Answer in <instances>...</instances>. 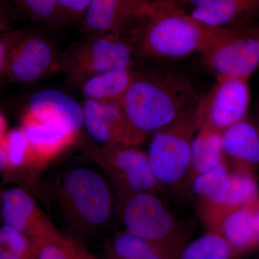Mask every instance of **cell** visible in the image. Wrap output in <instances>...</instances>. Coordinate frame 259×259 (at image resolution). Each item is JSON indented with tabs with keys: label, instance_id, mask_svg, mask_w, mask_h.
Masks as SVG:
<instances>
[{
	"label": "cell",
	"instance_id": "5b68a950",
	"mask_svg": "<svg viewBox=\"0 0 259 259\" xmlns=\"http://www.w3.org/2000/svg\"><path fill=\"white\" fill-rule=\"evenodd\" d=\"M139 64L125 37L115 34L84 37L61 54V72L68 82L79 88L96 75Z\"/></svg>",
	"mask_w": 259,
	"mask_h": 259
},
{
	"label": "cell",
	"instance_id": "4dcf8cb0",
	"mask_svg": "<svg viewBox=\"0 0 259 259\" xmlns=\"http://www.w3.org/2000/svg\"><path fill=\"white\" fill-rule=\"evenodd\" d=\"M187 242H175L162 245L153 253L139 259H177L181 249Z\"/></svg>",
	"mask_w": 259,
	"mask_h": 259
},
{
	"label": "cell",
	"instance_id": "ab89813d",
	"mask_svg": "<svg viewBox=\"0 0 259 259\" xmlns=\"http://www.w3.org/2000/svg\"><path fill=\"white\" fill-rule=\"evenodd\" d=\"M258 198H259V197H258Z\"/></svg>",
	"mask_w": 259,
	"mask_h": 259
},
{
	"label": "cell",
	"instance_id": "f35d334b",
	"mask_svg": "<svg viewBox=\"0 0 259 259\" xmlns=\"http://www.w3.org/2000/svg\"><path fill=\"white\" fill-rule=\"evenodd\" d=\"M0 199H1V197H0Z\"/></svg>",
	"mask_w": 259,
	"mask_h": 259
},
{
	"label": "cell",
	"instance_id": "6da1fadb",
	"mask_svg": "<svg viewBox=\"0 0 259 259\" xmlns=\"http://www.w3.org/2000/svg\"><path fill=\"white\" fill-rule=\"evenodd\" d=\"M204 94L198 79L187 70L170 63H139L121 107L144 143L195 106Z\"/></svg>",
	"mask_w": 259,
	"mask_h": 259
},
{
	"label": "cell",
	"instance_id": "3957f363",
	"mask_svg": "<svg viewBox=\"0 0 259 259\" xmlns=\"http://www.w3.org/2000/svg\"><path fill=\"white\" fill-rule=\"evenodd\" d=\"M112 188L105 172L91 158L75 161L61 170L52 192L68 226L78 233L92 234L111 223L117 207Z\"/></svg>",
	"mask_w": 259,
	"mask_h": 259
},
{
	"label": "cell",
	"instance_id": "d590c367",
	"mask_svg": "<svg viewBox=\"0 0 259 259\" xmlns=\"http://www.w3.org/2000/svg\"><path fill=\"white\" fill-rule=\"evenodd\" d=\"M6 168V157L3 146L0 144V171H4Z\"/></svg>",
	"mask_w": 259,
	"mask_h": 259
},
{
	"label": "cell",
	"instance_id": "60d3db41",
	"mask_svg": "<svg viewBox=\"0 0 259 259\" xmlns=\"http://www.w3.org/2000/svg\"><path fill=\"white\" fill-rule=\"evenodd\" d=\"M258 259H259V258H258Z\"/></svg>",
	"mask_w": 259,
	"mask_h": 259
},
{
	"label": "cell",
	"instance_id": "f546056e",
	"mask_svg": "<svg viewBox=\"0 0 259 259\" xmlns=\"http://www.w3.org/2000/svg\"><path fill=\"white\" fill-rule=\"evenodd\" d=\"M69 21L81 22L91 0H56Z\"/></svg>",
	"mask_w": 259,
	"mask_h": 259
},
{
	"label": "cell",
	"instance_id": "74e56055",
	"mask_svg": "<svg viewBox=\"0 0 259 259\" xmlns=\"http://www.w3.org/2000/svg\"><path fill=\"white\" fill-rule=\"evenodd\" d=\"M258 120H259V107H258ZM256 124L257 126H258V127L259 128V122L258 123H255Z\"/></svg>",
	"mask_w": 259,
	"mask_h": 259
},
{
	"label": "cell",
	"instance_id": "d6986e66",
	"mask_svg": "<svg viewBox=\"0 0 259 259\" xmlns=\"http://www.w3.org/2000/svg\"><path fill=\"white\" fill-rule=\"evenodd\" d=\"M229 182L230 169L225 161L191 182L187 191L190 190L199 199L200 212L205 221L222 210Z\"/></svg>",
	"mask_w": 259,
	"mask_h": 259
},
{
	"label": "cell",
	"instance_id": "484cf974",
	"mask_svg": "<svg viewBox=\"0 0 259 259\" xmlns=\"http://www.w3.org/2000/svg\"><path fill=\"white\" fill-rule=\"evenodd\" d=\"M32 259H96L79 242L58 233L35 248Z\"/></svg>",
	"mask_w": 259,
	"mask_h": 259
},
{
	"label": "cell",
	"instance_id": "7a4b0ae2",
	"mask_svg": "<svg viewBox=\"0 0 259 259\" xmlns=\"http://www.w3.org/2000/svg\"><path fill=\"white\" fill-rule=\"evenodd\" d=\"M228 30L204 25L171 0H156L123 36L139 63L169 64L201 55Z\"/></svg>",
	"mask_w": 259,
	"mask_h": 259
},
{
	"label": "cell",
	"instance_id": "83f0119b",
	"mask_svg": "<svg viewBox=\"0 0 259 259\" xmlns=\"http://www.w3.org/2000/svg\"><path fill=\"white\" fill-rule=\"evenodd\" d=\"M35 250L33 243L15 228L0 226V259H32Z\"/></svg>",
	"mask_w": 259,
	"mask_h": 259
},
{
	"label": "cell",
	"instance_id": "e0dca14e",
	"mask_svg": "<svg viewBox=\"0 0 259 259\" xmlns=\"http://www.w3.org/2000/svg\"><path fill=\"white\" fill-rule=\"evenodd\" d=\"M21 129L26 138L34 167H42L74 142L76 137L39 123L23 115Z\"/></svg>",
	"mask_w": 259,
	"mask_h": 259
},
{
	"label": "cell",
	"instance_id": "8fae6325",
	"mask_svg": "<svg viewBox=\"0 0 259 259\" xmlns=\"http://www.w3.org/2000/svg\"><path fill=\"white\" fill-rule=\"evenodd\" d=\"M156 0H91L80 22L84 37L106 34L123 36L143 17Z\"/></svg>",
	"mask_w": 259,
	"mask_h": 259
},
{
	"label": "cell",
	"instance_id": "8d00e7d4",
	"mask_svg": "<svg viewBox=\"0 0 259 259\" xmlns=\"http://www.w3.org/2000/svg\"><path fill=\"white\" fill-rule=\"evenodd\" d=\"M5 80H7L4 77H0V87L3 86Z\"/></svg>",
	"mask_w": 259,
	"mask_h": 259
},
{
	"label": "cell",
	"instance_id": "5bb4252c",
	"mask_svg": "<svg viewBox=\"0 0 259 259\" xmlns=\"http://www.w3.org/2000/svg\"><path fill=\"white\" fill-rule=\"evenodd\" d=\"M24 115L74 137L83 127L81 105L59 90H44L34 94Z\"/></svg>",
	"mask_w": 259,
	"mask_h": 259
},
{
	"label": "cell",
	"instance_id": "ffe728a7",
	"mask_svg": "<svg viewBox=\"0 0 259 259\" xmlns=\"http://www.w3.org/2000/svg\"><path fill=\"white\" fill-rule=\"evenodd\" d=\"M135 75L136 67L112 70L86 80L80 89L84 99L121 105Z\"/></svg>",
	"mask_w": 259,
	"mask_h": 259
},
{
	"label": "cell",
	"instance_id": "f1b7e54d",
	"mask_svg": "<svg viewBox=\"0 0 259 259\" xmlns=\"http://www.w3.org/2000/svg\"><path fill=\"white\" fill-rule=\"evenodd\" d=\"M21 30H11L0 33V77L5 78L7 65L12 49L23 32Z\"/></svg>",
	"mask_w": 259,
	"mask_h": 259
},
{
	"label": "cell",
	"instance_id": "836d02e7",
	"mask_svg": "<svg viewBox=\"0 0 259 259\" xmlns=\"http://www.w3.org/2000/svg\"><path fill=\"white\" fill-rule=\"evenodd\" d=\"M8 133V125L7 121L5 120L4 115L0 113V144H3L5 136Z\"/></svg>",
	"mask_w": 259,
	"mask_h": 259
},
{
	"label": "cell",
	"instance_id": "ac0fdd59",
	"mask_svg": "<svg viewBox=\"0 0 259 259\" xmlns=\"http://www.w3.org/2000/svg\"><path fill=\"white\" fill-rule=\"evenodd\" d=\"M223 153L235 166L253 170L259 165V128L245 118L221 133Z\"/></svg>",
	"mask_w": 259,
	"mask_h": 259
},
{
	"label": "cell",
	"instance_id": "d4e9b609",
	"mask_svg": "<svg viewBox=\"0 0 259 259\" xmlns=\"http://www.w3.org/2000/svg\"><path fill=\"white\" fill-rule=\"evenodd\" d=\"M15 6L33 23L58 29L69 23L56 0H12Z\"/></svg>",
	"mask_w": 259,
	"mask_h": 259
},
{
	"label": "cell",
	"instance_id": "9c48e42d",
	"mask_svg": "<svg viewBox=\"0 0 259 259\" xmlns=\"http://www.w3.org/2000/svg\"><path fill=\"white\" fill-rule=\"evenodd\" d=\"M215 80L196 105L194 116L198 128L205 127L221 134L247 118L250 104L249 80L230 77Z\"/></svg>",
	"mask_w": 259,
	"mask_h": 259
},
{
	"label": "cell",
	"instance_id": "cb8c5ba5",
	"mask_svg": "<svg viewBox=\"0 0 259 259\" xmlns=\"http://www.w3.org/2000/svg\"><path fill=\"white\" fill-rule=\"evenodd\" d=\"M165 244L168 243H153L125 230L115 234L107 243V259H139Z\"/></svg>",
	"mask_w": 259,
	"mask_h": 259
},
{
	"label": "cell",
	"instance_id": "8992f818",
	"mask_svg": "<svg viewBox=\"0 0 259 259\" xmlns=\"http://www.w3.org/2000/svg\"><path fill=\"white\" fill-rule=\"evenodd\" d=\"M90 156L108 177L117 192V201L136 192L161 191L153 177L147 153L138 147L99 145L90 148Z\"/></svg>",
	"mask_w": 259,
	"mask_h": 259
},
{
	"label": "cell",
	"instance_id": "e575fe53",
	"mask_svg": "<svg viewBox=\"0 0 259 259\" xmlns=\"http://www.w3.org/2000/svg\"><path fill=\"white\" fill-rule=\"evenodd\" d=\"M255 228H256L257 236L259 243V198L255 204Z\"/></svg>",
	"mask_w": 259,
	"mask_h": 259
},
{
	"label": "cell",
	"instance_id": "9a60e30c",
	"mask_svg": "<svg viewBox=\"0 0 259 259\" xmlns=\"http://www.w3.org/2000/svg\"><path fill=\"white\" fill-rule=\"evenodd\" d=\"M189 13L211 28H245L259 23V0H216Z\"/></svg>",
	"mask_w": 259,
	"mask_h": 259
},
{
	"label": "cell",
	"instance_id": "44dd1931",
	"mask_svg": "<svg viewBox=\"0 0 259 259\" xmlns=\"http://www.w3.org/2000/svg\"><path fill=\"white\" fill-rule=\"evenodd\" d=\"M221 134L205 127L197 130L192 141L190 170L185 190H187L196 177L210 171L225 161Z\"/></svg>",
	"mask_w": 259,
	"mask_h": 259
},
{
	"label": "cell",
	"instance_id": "7402d4cb",
	"mask_svg": "<svg viewBox=\"0 0 259 259\" xmlns=\"http://www.w3.org/2000/svg\"><path fill=\"white\" fill-rule=\"evenodd\" d=\"M258 197L259 187L253 170L235 166L230 170L229 187L221 214L255 204Z\"/></svg>",
	"mask_w": 259,
	"mask_h": 259
},
{
	"label": "cell",
	"instance_id": "4316f807",
	"mask_svg": "<svg viewBox=\"0 0 259 259\" xmlns=\"http://www.w3.org/2000/svg\"><path fill=\"white\" fill-rule=\"evenodd\" d=\"M8 171H18L32 166L31 155L26 138L21 127L8 131L3 144Z\"/></svg>",
	"mask_w": 259,
	"mask_h": 259
},
{
	"label": "cell",
	"instance_id": "4fadbf2b",
	"mask_svg": "<svg viewBox=\"0 0 259 259\" xmlns=\"http://www.w3.org/2000/svg\"><path fill=\"white\" fill-rule=\"evenodd\" d=\"M81 108L83 126L95 142L135 147L142 144L120 105L84 99Z\"/></svg>",
	"mask_w": 259,
	"mask_h": 259
},
{
	"label": "cell",
	"instance_id": "ba28073f",
	"mask_svg": "<svg viewBox=\"0 0 259 259\" xmlns=\"http://www.w3.org/2000/svg\"><path fill=\"white\" fill-rule=\"evenodd\" d=\"M200 56V64L214 78L249 80L259 69V23L229 29Z\"/></svg>",
	"mask_w": 259,
	"mask_h": 259
},
{
	"label": "cell",
	"instance_id": "277c9868",
	"mask_svg": "<svg viewBox=\"0 0 259 259\" xmlns=\"http://www.w3.org/2000/svg\"><path fill=\"white\" fill-rule=\"evenodd\" d=\"M195 106L150 136L146 153L153 177L161 190L180 186L185 188L190 170L192 141L198 130L194 116Z\"/></svg>",
	"mask_w": 259,
	"mask_h": 259
},
{
	"label": "cell",
	"instance_id": "d6a6232c",
	"mask_svg": "<svg viewBox=\"0 0 259 259\" xmlns=\"http://www.w3.org/2000/svg\"><path fill=\"white\" fill-rule=\"evenodd\" d=\"M13 30L9 15L0 7V33Z\"/></svg>",
	"mask_w": 259,
	"mask_h": 259
},
{
	"label": "cell",
	"instance_id": "1f68e13d",
	"mask_svg": "<svg viewBox=\"0 0 259 259\" xmlns=\"http://www.w3.org/2000/svg\"><path fill=\"white\" fill-rule=\"evenodd\" d=\"M171 1L184 10H190L189 12H190L192 10L207 6L214 3L216 0H171Z\"/></svg>",
	"mask_w": 259,
	"mask_h": 259
},
{
	"label": "cell",
	"instance_id": "52a82bcc",
	"mask_svg": "<svg viewBox=\"0 0 259 259\" xmlns=\"http://www.w3.org/2000/svg\"><path fill=\"white\" fill-rule=\"evenodd\" d=\"M126 231L156 243L187 241L173 213L158 193L141 192L117 201Z\"/></svg>",
	"mask_w": 259,
	"mask_h": 259
},
{
	"label": "cell",
	"instance_id": "30bf717a",
	"mask_svg": "<svg viewBox=\"0 0 259 259\" xmlns=\"http://www.w3.org/2000/svg\"><path fill=\"white\" fill-rule=\"evenodd\" d=\"M61 54L44 34L23 29L10 52L5 79L30 83L59 72Z\"/></svg>",
	"mask_w": 259,
	"mask_h": 259
},
{
	"label": "cell",
	"instance_id": "7c38bea8",
	"mask_svg": "<svg viewBox=\"0 0 259 259\" xmlns=\"http://www.w3.org/2000/svg\"><path fill=\"white\" fill-rule=\"evenodd\" d=\"M0 207L3 223L26 236L35 248L59 233L50 218L23 189L15 187L3 192Z\"/></svg>",
	"mask_w": 259,
	"mask_h": 259
},
{
	"label": "cell",
	"instance_id": "2e32d148",
	"mask_svg": "<svg viewBox=\"0 0 259 259\" xmlns=\"http://www.w3.org/2000/svg\"><path fill=\"white\" fill-rule=\"evenodd\" d=\"M255 204L225 212L210 230L221 234L239 255L259 248Z\"/></svg>",
	"mask_w": 259,
	"mask_h": 259
},
{
	"label": "cell",
	"instance_id": "603a6c76",
	"mask_svg": "<svg viewBox=\"0 0 259 259\" xmlns=\"http://www.w3.org/2000/svg\"><path fill=\"white\" fill-rule=\"evenodd\" d=\"M240 255L221 234L209 231L187 242L177 259H239Z\"/></svg>",
	"mask_w": 259,
	"mask_h": 259
}]
</instances>
